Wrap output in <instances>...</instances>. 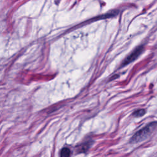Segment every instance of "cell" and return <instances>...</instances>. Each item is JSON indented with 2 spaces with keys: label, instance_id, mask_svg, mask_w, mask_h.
<instances>
[{
  "label": "cell",
  "instance_id": "obj_1",
  "mask_svg": "<svg viewBox=\"0 0 157 157\" xmlns=\"http://www.w3.org/2000/svg\"><path fill=\"white\" fill-rule=\"evenodd\" d=\"M157 127L156 122H152L138 131L131 139L130 142L136 144L148 138Z\"/></svg>",
  "mask_w": 157,
  "mask_h": 157
},
{
  "label": "cell",
  "instance_id": "obj_2",
  "mask_svg": "<svg viewBox=\"0 0 157 157\" xmlns=\"http://www.w3.org/2000/svg\"><path fill=\"white\" fill-rule=\"evenodd\" d=\"M143 50H144V47L142 46H139L137 48H136L132 52H131L124 59V60L122 63V65L123 66L127 65L129 63H131V62L133 61L134 60H135L140 55V53L142 52Z\"/></svg>",
  "mask_w": 157,
  "mask_h": 157
},
{
  "label": "cell",
  "instance_id": "obj_3",
  "mask_svg": "<svg viewBox=\"0 0 157 157\" xmlns=\"http://www.w3.org/2000/svg\"><path fill=\"white\" fill-rule=\"evenodd\" d=\"M145 113V109H139V110H137L136 111L134 112L132 115L136 117H139L143 116Z\"/></svg>",
  "mask_w": 157,
  "mask_h": 157
},
{
  "label": "cell",
  "instance_id": "obj_4",
  "mask_svg": "<svg viewBox=\"0 0 157 157\" xmlns=\"http://www.w3.org/2000/svg\"><path fill=\"white\" fill-rule=\"evenodd\" d=\"M71 155V151L67 148H64L61 151V156H69Z\"/></svg>",
  "mask_w": 157,
  "mask_h": 157
}]
</instances>
